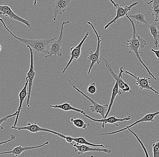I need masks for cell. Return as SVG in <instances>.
Here are the masks:
<instances>
[{"instance_id":"cell-1","label":"cell","mask_w":159,"mask_h":157,"mask_svg":"<svg viewBox=\"0 0 159 157\" xmlns=\"http://www.w3.org/2000/svg\"><path fill=\"white\" fill-rule=\"evenodd\" d=\"M126 17H127L131 22L133 29V36H132V39L127 41V44L126 45V47L129 48V53H131L132 51L134 52L136 57L138 58L139 61L143 64L144 67L146 68V70L148 72L149 75L152 76L155 80H157L153 74L152 73V72L149 70L148 66L145 64L143 61L142 60V58L140 56V54H143V52L139 51V49L140 48L143 49L146 46V45H147V41L145 39L142 38L140 36H139L137 34V30H137L136 26L135 25L134 21L132 20L130 18V17H129L128 16H126Z\"/></svg>"},{"instance_id":"cell-2","label":"cell","mask_w":159,"mask_h":157,"mask_svg":"<svg viewBox=\"0 0 159 157\" xmlns=\"http://www.w3.org/2000/svg\"><path fill=\"white\" fill-rule=\"evenodd\" d=\"M0 21L2 24L5 28L16 39H17L20 42L25 44L26 45L29 46L33 49L36 52L38 53H42L43 54H47V55L49 54V51L46 49L47 47L49 44H51L53 41L57 39L56 38H53L48 39H26L19 37H17L7 27L5 24L4 21L1 18V17H0Z\"/></svg>"},{"instance_id":"cell-3","label":"cell","mask_w":159,"mask_h":157,"mask_svg":"<svg viewBox=\"0 0 159 157\" xmlns=\"http://www.w3.org/2000/svg\"><path fill=\"white\" fill-rule=\"evenodd\" d=\"M100 58H101V60H104L105 62V66L106 67L107 70L109 72L110 75L116 80V81H118L119 89H121V90L124 91V92H131V93H133L134 95H135L134 92L131 91V89H130V87H129V85L123 80V76L122 75H123V73L124 72V67L121 66L120 67V72H119V75H117L114 72L111 64H109L108 61L104 57L100 56Z\"/></svg>"},{"instance_id":"cell-4","label":"cell","mask_w":159,"mask_h":157,"mask_svg":"<svg viewBox=\"0 0 159 157\" xmlns=\"http://www.w3.org/2000/svg\"><path fill=\"white\" fill-rule=\"evenodd\" d=\"M87 23L89 25L91 26V27L93 29V30H94L95 35H96V37H97V41H98V42H97V48H96V50L94 52L92 51L90 52L89 53V55H88V62H91V64H90V67H89L88 71V74H89L90 72H91L92 68L96 63V64H99V63H101V60L100 56V50L101 40V38H100L101 35H99L93 25L89 21L87 22Z\"/></svg>"},{"instance_id":"cell-5","label":"cell","mask_w":159,"mask_h":157,"mask_svg":"<svg viewBox=\"0 0 159 157\" xmlns=\"http://www.w3.org/2000/svg\"><path fill=\"white\" fill-rule=\"evenodd\" d=\"M69 23H70L69 21H66L62 22L59 37L57 39H55L52 43L50 49L49 51V54L45 56V58H49L52 55H54L56 58L57 56H59L60 57L62 56L61 45H62V40H63V35H64V33H63L64 30V26L65 25Z\"/></svg>"},{"instance_id":"cell-6","label":"cell","mask_w":159,"mask_h":157,"mask_svg":"<svg viewBox=\"0 0 159 157\" xmlns=\"http://www.w3.org/2000/svg\"><path fill=\"white\" fill-rule=\"evenodd\" d=\"M69 81L70 84L72 85L73 88H74V89L78 91L79 93L81 94L82 96H84L85 98H87L88 100H89V101L92 103V105H93L90 106V107H89V110L92 112L100 114V115L102 116V118H105V115H106V113H107V111H108L109 105H108V104L101 105V104L97 103V102L94 101L93 99L90 98L89 96L85 95L83 91L80 90L79 88H77L76 86H75L74 84L71 82L70 80H69Z\"/></svg>"},{"instance_id":"cell-7","label":"cell","mask_w":159,"mask_h":157,"mask_svg":"<svg viewBox=\"0 0 159 157\" xmlns=\"http://www.w3.org/2000/svg\"><path fill=\"white\" fill-rule=\"evenodd\" d=\"M27 47L29 48L30 54V65L29 71L27 73L26 76L29 81L28 91L26 105L27 107H30L31 94L32 89L33 86L34 80L36 75V72L34 69V56L33 50L29 46L27 45Z\"/></svg>"},{"instance_id":"cell-8","label":"cell","mask_w":159,"mask_h":157,"mask_svg":"<svg viewBox=\"0 0 159 157\" xmlns=\"http://www.w3.org/2000/svg\"><path fill=\"white\" fill-rule=\"evenodd\" d=\"M11 128L14 130H18V131H21V130H26L29 132H31L33 133H37L39 132H46L51 133L54 135H57L61 138L65 139L66 136L60 134L58 132H54V131H51L49 129H46V128H42L37 125L36 122L33 123H28L26 126L24 127H11Z\"/></svg>"},{"instance_id":"cell-9","label":"cell","mask_w":159,"mask_h":157,"mask_svg":"<svg viewBox=\"0 0 159 157\" xmlns=\"http://www.w3.org/2000/svg\"><path fill=\"white\" fill-rule=\"evenodd\" d=\"M124 72L126 74H129L130 76H133L136 79V85L139 86L141 90H145L148 91L151 90L153 91L154 93L159 95V92L156 91L152 86H151V80L150 77L148 76H144L143 77H139L128 71H125Z\"/></svg>"},{"instance_id":"cell-10","label":"cell","mask_w":159,"mask_h":157,"mask_svg":"<svg viewBox=\"0 0 159 157\" xmlns=\"http://www.w3.org/2000/svg\"><path fill=\"white\" fill-rule=\"evenodd\" d=\"M138 3H139L138 2H135L130 5L126 6L125 7H122V6L117 4V7H116V16H115L114 19L110 21L104 26V30H107L111 25L115 23L119 19L126 17L129 14V12L131 10L132 8L134 6L137 5Z\"/></svg>"},{"instance_id":"cell-11","label":"cell","mask_w":159,"mask_h":157,"mask_svg":"<svg viewBox=\"0 0 159 157\" xmlns=\"http://www.w3.org/2000/svg\"><path fill=\"white\" fill-rule=\"evenodd\" d=\"M89 35V32H87L85 33V35H84L83 39L81 40L78 45L76 46V47L71 48H70V59L69 61L66 64V66L64 67V69L62 71V73H64L66 72L70 65L72 63V62L79 59V58L81 55V48H82V45L84 44V42L85 41L86 39L87 38Z\"/></svg>"},{"instance_id":"cell-12","label":"cell","mask_w":159,"mask_h":157,"mask_svg":"<svg viewBox=\"0 0 159 157\" xmlns=\"http://www.w3.org/2000/svg\"><path fill=\"white\" fill-rule=\"evenodd\" d=\"M158 115H159V111L156 112H154V113L146 114L145 116L142 117L141 119H139V120H138V121H136V122H134V123L131 124V125L127 126V127H125V128L120 129V130H118V131H115V132H109V133H101V134H100V136H105V135H110L117 134V133H119V132H123V131H125V130H128V129H130L131 127L138 125L139 123L146 122H153L154 121L155 117H156V116H157Z\"/></svg>"},{"instance_id":"cell-13","label":"cell","mask_w":159,"mask_h":157,"mask_svg":"<svg viewBox=\"0 0 159 157\" xmlns=\"http://www.w3.org/2000/svg\"><path fill=\"white\" fill-rule=\"evenodd\" d=\"M85 117L89 119V120L93 121V122H99V123H102L101 127L102 128H104V126L106 124H113L115 125L116 127H118L119 125L117 124V122H122L124 121H129L131 119V116H128V117H124L122 119L120 118H117L115 116H113V117H107L106 118H103L101 119H95L94 118L90 117V116H88L86 114V113H84L83 114Z\"/></svg>"},{"instance_id":"cell-14","label":"cell","mask_w":159,"mask_h":157,"mask_svg":"<svg viewBox=\"0 0 159 157\" xmlns=\"http://www.w3.org/2000/svg\"><path fill=\"white\" fill-rule=\"evenodd\" d=\"M0 12L2 13L3 16L9 17L11 19L22 23L25 25L29 28H30L31 25L29 21L16 14L8 5L5 4L4 5H0Z\"/></svg>"},{"instance_id":"cell-15","label":"cell","mask_w":159,"mask_h":157,"mask_svg":"<svg viewBox=\"0 0 159 157\" xmlns=\"http://www.w3.org/2000/svg\"><path fill=\"white\" fill-rule=\"evenodd\" d=\"M72 0H56L52 5L53 12L54 14L53 21H56L57 17L59 15H62L70 5Z\"/></svg>"},{"instance_id":"cell-16","label":"cell","mask_w":159,"mask_h":157,"mask_svg":"<svg viewBox=\"0 0 159 157\" xmlns=\"http://www.w3.org/2000/svg\"><path fill=\"white\" fill-rule=\"evenodd\" d=\"M75 150V152H78V155H81L84 153L88 152H104L106 154H110L111 150L108 149H101L99 148H91L89 145H79V144H73L72 145Z\"/></svg>"},{"instance_id":"cell-17","label":"cell","mask_w":159,"mask_h":157,"mask_svg":"<svg viewBox=\"0 0 159 157\" xmlns=\"http://www.w3.org/2000/svg\"><path fill=\"white\" fill-rule=\"evenodd\" d=\"M49 143V142L48 141H47L45 142L44 144H42V145H41L39 146H36L22 147L21 146H19L15 147L14 149H13L12 150L9 151L1 152L0 153V155H5V154H12L13 156H19L20 155H21L23 152L26 151H28L30 150H34V149L41 148V147L45 146L47 145H48Z\"/></svg>"},{"instance_id":"cell-18","label":"cell","mask_w":159,"mask_h":157,"mask_svg":"<svg viewBox=\"0 0 159 157\" xmlns=\"http://www.w3.org/2000/svg\"><path fill=\"white\" fill-rule=\"evenodd\" d=\"M28 79L27 77H26L25 83L23 88L20 91L19 94V96L20 98V104L18 108V114L16 116V119L15 120L14 124V127H16L18 121L19 117L20 112H21L23 104L25 98L28 96V92L27 91V86H28Z\"/></svg>"},{"instance_id":"cell-19","label":"cell","mask_w":159,"mask_h":157,"mask_svg":"<svg viewBox=\"0 0 159 157\" xmlns=\"http://www.w3.org/2000/svg\"><path fill=\"white\" fill-rule=\"evenodd\" d=\"M122 92L119 90L118 81H116V83H115V85L113 87V90H112V96H111V98H110L109 108H108V111H107V113H106V115H105V118L108 117V115L110 113L111 109H112V106H113V104H114V100H115L116 96L118 95H122Z\"/></svg>"},{"instance_id":"cell-20","label":"cell","mask_w":159,"mask_h":157,"mask_svg":"<svg viewBox=\"0 0 159 157\" xmlns=\"http://www.w3.org/2000/svg\"><path fill=\"white\" fill-rule=\"evenodd\" d=\"M50 107L55 109H59L64 111H75V112H79L80 114H83L85 113L83 110L77 109L75 107H72L68 102H65L61 105H50Z\"/></svg>"},{"instance_id":"cell-21","label":"cell","mask_w":159,"mask_h":157,"mask_svg":"<svg viewBox=\"0 0 159 157\" xmlns=\"http://www.w3.org/2000/svg\"><path fill=\"white\" fill-rule=\"evenodd\" d=\"M157 22L155 21V22L153 23L148 26L149 30L145 33H147L149 31L151 32V34L153 37L154 44L156 47L157 48L158 47L159 30L157 27Z\"/></svg>"},{"instance_id":"cell-22","label":"cell","mask_w":159,"mask_h":157,"mask_svg":"<svg viewBox=\"0 0 159 157\" xmlns=\"http://www.w3.org/2000/svg\"><path fill=\"white\" fill-rule=\"evenodd\" d=\"M127 16L129 17L132 18L137 20V25H139V24L141 23L145 24H147V22L146 20V17L148 16V14H145L141 12L140 5L139 6V11L138 14L134 15L128 14Z\"/></svg>"},{"instance_id":"cell-23","label":"cell","mask_w":159,"mask_h":157,"mask_svg":"<svg viewBox=\"0 0 159 157\" xmlns=\"http://www.w3.org/2000/svg\"><path fill=\"white\" fill-rule=\"evenodd\" d=\"M152 15L155 21H159V0H152Z\"/></svg>"},{"instance_id":"cell-24","label":"cell","mask_w":159,"mask_h":157,"mask_svg":"<svg viewBox=\"0 0 159 157\" xmlns=\"http://www.w3.org/2000/svg\"><path fill=\"white\" fill-rule=\"evenodd\" d=\"M73 141L75 142L76 144H80V145H87L90 146L95 147H104V145H96L87 141L85 138L83 137H77V138H73Z\"/></svg>"},{"instance_id":"cell-25","label":"cell","mask_w":159,"mask_h":157,"mask_svg":"<svg viewBox=\"0 0 159 157\" xmlns=\"http://www.w3.org/2000/svg\"><path fill=\"white\" fill-rule=\"evenodd\" d=\"M70 121L73 123L75 126L77 128L87 130V127H89V124H85L84 121L80 119H75L71 118Z\"/></svg>"},{"instance_id":"cell-26","label":"cell","mask_w":159,"mask_h":157,"mask_svg":"<svg viewBox=\"0 0 159 157\" xmlns=\"http://www.w3.org/2000/svg\"><path fill=\"white\" fill-rule=\"evenodd\" d=\"M154 157H159V139L152 145Z\"/></svg>"},{"instance_id":"cell-27","label":"cell","mask_w":159,"mask_h":157,"mask_svg":"<svg viewBox=\"0 0 159 157\" xmlns=\"http://www.w3.org/2000/svg\"><path fill=\"white\" fill-rule=\"evenodd\" d=\"M18 114V111H17L16 112H15L14 114H11V115H8V116H6L3 118H2V119H0V129H2V130H3L4 129V127H2V125L3 122H6V121H7L10 118H12V117H16V116H17Z\"/></svg>"},{"instance_id":"cell-28","label":"cell","mask_w":159,"mask_h":157,"mask_svg":"<svg viewBox=\"0 0 159 157\" xmlns=\"http://www.w3.org/2000/svg\"><path fill=\"white\" fill-rule=\"evenodd\" d=\"M128 130H129V131H130V132H131V133H132V134H133V135H134V136H135L136 137V138L137 139V140H138V141H139V143H140V145H142V148H143V149L144 152H145V153H146V156L147 157H149V155H148V151H147V149H146V148H145V147L144 146L143 144V142H142V141H141V139H140V138H139V136H137V135H136V134H135V133H134V132H133V131H132V130H131L130 129H129Z\"/></svg>"},{"instance_id":"cell-29","label":"cell","mask_w":159,"mask_h":157,"mask_svg":"<svg viewBox=\"0 0 159 157\" xmlns=\"http://www.w3.org/2000/svg\"><path fill=\"white\" fill-rule=\"evenodd\" d=\"M87 91L91 94H94L96 92V87L94 82L89 84L87 88Z\"/></svg>"},{"instance_id":"cell-30","label":"cell","mask_w":159,"mask_h":157,"mask_svg":"<svg viewBox=\"0 0 159 157\" xmlns=\"http://www.w3.org/2000/svg\"><path fill=\"white\" fill-rule=\"evenodd\" d=\"M16 136L15 135H11V139H9L8 140H7V141H4L0 142V146L4 145V144H7V143L12 141H14V140H16Z\"/></svg>"},{"instance_id":"cell-31","label":"cell","mask_w":159,"mask_h":157,"mask_svg":"<svg viewBox=\"0 0 159 157\" xmlns=\"http://www.w3.org/2000/svg\"><path fill=\"white\" fill-rule=\"evenodd\" d=\"M73 137L70 136H66V137L65 139V140H66V142L67 143H69L70 145H73V144H72V142L73 141Z\"/></svg>"},{"instance_id":"cell-32","label":"cell","mask_w":159,"mask_h":157,"mask_svg":"<svg viewBox=\"0 0 159 157\" xmlns=\"http://www.w3.org/2000/svg\"><path fill=\"white\" fill-rule=\"evenodd\" d=\"M151 51L155 53V55L157 57L158 60H159V50H155L153 48H152Z\"/></svg>"},{"instance_id":"cell-33","label":"cell","mask_w":159,"mask_h":157,"mask_svg":"<svg viewBox=\"0 0 159 157\" xmlns=\"http://www.w3.org/2000/svg\"><path fill=\"white\" fill-rule=\"evenodd\" d=\"M143 2H146L148 5L151 4L152 2V0H143Z\"/></svg>"},{"instance_id":"cell-34","label":"cell","mask_w":159,"mask_h":157,"mask_svg":"<svg viewBox=\"0 0 159 157\" xmlns=\"http://www.w3.org/2000/svg\"><path fill=\"white\" fill-rule=\"evenodd\" d=\"M109 1H110V2H111L113 4V5L114 6V7L116 8V7H117V3H115V2L113 1V0H109Z\"/></svg>"},{"instance_id":"cell-35","label":"cell","mask_w":159,"mask_h":157,"mask_svg":"<svg viewBox=\"0 0 159 157\" xmlns=\"http://www.w3.org/2000/svg\"><path fill=\"white\" fill-rule=\"evenodd\" d=\"M37 0H34V5L35 6L37 4Z\"/></svg>"},{"instance_id":"cell-36","label":"cell","mask_w":159,"mask_h":157,"mask_svg":"<svg viewBox=\"0 0 159 157\" xmlns=\"http://www.w3.org/2000/svg\"><path fill=\"white\" fill-rule=\"evenodd\" d=\"M0 15H1L3 16V14L1 12H0Z\"/></svg>"},{"instance_id":"cell-37","label":"cell","mask_w":159,"mask_h":157,"mask_svg":"<svg viewBox=\"0 0 159 157\" xmlns=\"http://www.w3.org/2000/svg\"><path fill=\"white\" fill-rule=\"evenodd\" d=\"M1 49H2V46L0 45V51H1Z\"/></svg>"}]
</instances>
